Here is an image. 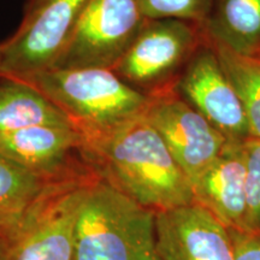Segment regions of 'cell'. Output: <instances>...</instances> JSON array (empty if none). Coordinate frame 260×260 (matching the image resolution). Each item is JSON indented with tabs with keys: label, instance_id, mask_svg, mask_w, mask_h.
Here are the masks:
<instances>
[{
	"label": "cell",
	"instance_id": "1",
	"mask_svg": "<svg viewBox=\"0 0 260 260\" xmlns=\"http://www.w3.org/2000/svg\"><path fill=\"white\" fill-rule=\"evenodd\" d=\"M145 113L83 138L82 157L100 177L154 213L194 204L190 181Z\"/></svg>",
	"mask_w": 260,
	"mask_h": 260
},
{
	"label": "cell",
	"instance_id": "2",
	"mask_svg": "<svg viewBox=\"0 0 260 260\" xmlns=\"http://www.w3.org/2000/svg\"><path fill=\"white\" fill-rule=\"evenodd\" d=\"M16 80L29 83L59 107L82 138L104 134L144 115L149 104V96L112 69L50 68Z\"/></svg>",
	"mask_w": 260,
	"mask_h": 260
},
{
	"label": "cell",
	"instance_id": "3",
	"mask_svg": "<svg viewBox=\"0 0 260 260\" xmlns=\"http://www.w3.org/2000/svg\"><path fill=\"white\" fill-rule=\"evenodd\" d=\"M154 220L153 211L96 174L77 211L74 260H140L155 247Z\"/></svg>",
	"mask_w": 260,
	"mask_h": 260
},
{
	"label": "cell",
	"instance_id": "4",
	"mask_svg": "<svg viewBox=\"0 0 260 260\" xmlns=\"http://www.w3.org/2000/svg\"><path fill=\"white\" fill-rule=\"evenodd\" d=\"M95 175L87 162L52 181L17 230L0 242V260H74L77 211Z\"/></svg>",
	"mask_w": 260,
	"mask_h": 260
},
{
	"label": "cell",
	"instance_id": "5",
	"mask_svg": "<svg viewBox=\"0 0 260 260\" xmlns=\"http://www.w3.org/2000/svg\"><path fill=\"white\" fill-rule=\"evenodd\" d=\"M90 0H28L21 23L2 41L0 77L24 79L50 69Z\"/></svg>",
	"mask_w": 260,
	"mask_h": 260
},
{
	"label": "cell",
	"instance_id": "6",
	"mask_svg": "<svg viewBox=\"0 0 260 260\" xmlns=\"http://www.w3.org/2000/svg\"><path fill=\"white\" fill-rule=\"evenodd\" d=\"M147 21L140 0H90L51 68L113 69Z\"/></svg>",
	"mask_w": 260,
	"mask_h": 260
},
{
	"label": "cell",
	"instance_id": "7",
	"mask_svg": "<svg viewBox=\"0 0 260 260\" xmlns=\"http://www.w3.org/2000/svg\"><path fill=\"white\" fill-rule=\"evenodd\" d=\"M204 41L200 27L178 19H148L113 71L149 95L174 82V73Z\"/></svg>",
	"mask_w": 260,
	"mask_h": 260
},
{
	"label": "cell",
	"instance_id": "8",
	"mask_svg": "<svg viewBox=\"0 0 260 260\" xmlns=\"http://www.w3.org/2000/svg\"><path fill=\"white\" fill-rule=\"evenodd\" d=\"M177 80L149 94L145 115L191 184L218 157L228 140L181 95Z\"/></svg>",
	"mask_w": 260,
	"mask_h": 260
},
{
	"label": "cell",
	"instance_id": "9",
	"mask_svg": "<svg viewBox=\"0 0 260 260\" xmlns=\"http://www.w3.org/2000/svg\"><path fill=\"white\" fill-rule=\"evenodd\" d=\"M201 47L177 80V90L228 141L243 142L251 135L241 100L205 37Z\"/></svg>",
	"mask_w": 260,
	"mask_h": 260
},
{
	"label": "cell",
	"instance_id": "10",
	"mask_svg": "<svg viewBox=\"0 0 260 260\" xmlns=\"http://www.w3.org/2000/svg\"><path fill=\"white\" fill-rule=\"evenodd\" d=\"M154 236L160 260H235L229 229L197 203L155 213Z\"/></svg>",
	"mask_w": 260,
	"mask_h": 260
},
{
	"label": "cell",
	"instance_id": "11",
	"mask_svg": "<svg viewBox=\"0 0 260 260\" xmlns=\"http://www.w3.org/2000/svg\"><path fill=\"white\" fill-rule=\"evenodd\" d=\"M82 134L73 125H34L0 134V153L46 180H58L87 164Z\"/></svg>",
	"mask_w": 260,
	"mask_h": 260
},
{
	"label": "cell",
	"instance_id": "12",
	"mask_svg": "<svg viewBox=\"0 0 260 260\" xmlns=\"http://www.w3.org/2000/svg\"><path fill=\"white\" fill-rule=\"evenodd\" d=\"M247 161L243 142L228 141L218 157L195 180V203L229 230L249 232L246 201Z\"/></svg>",
	"mask_w": 260,
	"mask_h": 260
},
{
	"label": "cell",
	"instance_id": "13",
	"mask_svg": "<svg viewBox=\"0 0 260 260\" xmlns=\"http://www.w3.org/2000/svg\"><path fill=\"white\" fill-rule=\"evenodd\" d=\"M34 125H73L67 115L24 81L0 77V134Z\"/></svg>",
	"mask_w": 260,
	"mask_h": 260
},
{
	"label": "cell",
	"instance_id": "14",
	"mask_svg": "<svg viewBox=\"0 0 260 260\" xmlns=\"http://www.w3.org/2000/svg\"><path fill=\"white\" fill-rule=\"evenodd\" d=\"M203 32L211 41L252 56L260 46V0H212Z\"/></svg>",
	"mask_w": 260,
	"mask_h": 260
},
{
	"label": "cell",
	"instance_id": "15",
	"mask_svg": "<svg viewBox=\"0 0 260 260\" xmlns=\"http://www.w3.org/2000/svg\"><path fill=\"white\" fill-rule=\"evenodd\" d=\"M52 181L0 153V242L17 230Z\"/></svg>",
	"mask_w": 260,
	"mask_h": 260
},
{
	"label": "cell",
	"instance_id": "16",
	"mask_svg": "<svg viewBox=\"0 0 260 260\" xmlns=\"http://www.w3.org/2000/svg\"><path fill=\"white\" fill-rule=\"evenodd\" d=\"M209 41L241 100L248 122L249 135L260 140V59L234 51L220 42Z\"/></svg>",
	"mask_w": 260,
	"mask_h": 260
},
{
	"label": "cell",
	"instance_id": "17",
	"mask_svg": "<svg viewBox=\"0 0 260 260\" xmlns=\"http://www.w3.org/2000/svg\"><path fill=\"white\" fill-rule=\"evenodd\" d=\"M140 5L147 19H178L203 30L212 0H140Z\"/></svg>",
	"mask_w": 260,
	"mask_h": 260
},
{
	"label": "cell",
	"instance_id": "18",
	"mask_svg": "<svg viewBox=\"0 0 260 260\" xmlns=\"http://www.w3.org/2000/svg\"><path fill=\"white\" fill-rule=\"evenodd\" d=\"M247 161L246 201L249 232L260 234V140L243 141Z\"/></svg>",
	"mask_w": 260,
	"mask_h": 260
},
{
	"label": "cell",
	"instance_id": "19",
	"mask_svg": "<svg viewBox=\"0 0 260 260\" xmlns=\"http://www.w3.org/2000/svg\"><path fill=\"white\" fill-rule=\"evenodd\" d=\"M235 260H260V234L229 230Z\"/></svg>",
	"mask_w": 260,
	"mask_h": 260
},
{
	"label": "cell",
	"instance_id": "20",
	"mask_svg": "<svg viewBox=\"0 0 260 260\" xmlns=\"http://www.w3.org/2000/svg\"><path fill=\"white\" fill-rule=\"evenodd\" d=\"M140 260H160V258H159L157 252H155V247H153V248L148 249L147 252L144 253Z\"/></svg>",
	"mask_w": 260,
	"mask_h": 260
},
{
	"label": "cell",
	"instance_id": "21",
	"mask_svg": "<svg viewBox=\"0 0 260 260\" xmlns=\"http://www.w3.org/2000/svg\"><path fill=\"white\" fill-rule=\"evenodd\" d=\"M252 56H254V57H256V58H259V59H260V46H259V48H258V50H256V51L254 52V53H253V54H252Z\"/></svg>",
	"mask_w": 260,
	"mask_h": 260
},
{
	"label": "cell",
	"instance_id": "22",
	"mask_svg": "<svg viewBox=\"0 0 260 260\" xmlns=\"http://www.w3.org/2000/svg\"><path fill=\"white\" fill-rule=\"evenodd\" d=\"M2 56H3V45L0 42V61H2Z\"/></svg>",
	"mask_w": 260,
	"mask_h": 260
}]
</instances>
